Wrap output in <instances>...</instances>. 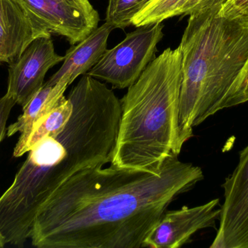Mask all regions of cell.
Masks as SVG:
<instances>
[{"mask_svg": "<svg viewBox=\"0 0 248 248\" xmlns=\"http://www.w3.org/2000/svg\"><path fill=\"white\" fill-rule=\"evenodd\" d=\"M182 82L180 48L156 57L121 100L122 115L111 165L158 173L166 159L179 155Z\"/></svg>", "mask_w": 248, "mask_h": 248, "instance_id": "obj_2", "label": "cell"}, {"mask_svg": "<svg viewBox=\"0 0 248 248\" xmlns=\"http://www.w3.org/2000/svg\"><path fill=\"white\" fill-rule=\"evenodd\" d=\"M219 15L227 18L248 21V0H227Z\"/></svg>", "mask_w": 248, "mask_h": 248, "instance_id": "obj_17", "label": "cell"}, {"mask_svg": "<svg viewBox=\"0 0 248 248\" xmlns=\"http://www.w3.org/2000/svg\"><path fill=\"white\" fill-rule=\"evenodd\" d=\"M63 59L64 56L55 52L51 36L36 38L17 59L9 64L5 96L25 107L45 84L48 71Z\"/></svg>", "mask_w": 248, "mask_h": 248, "instance_id": "obj_8", "label": "cell"}, {"mask_svg": "<svg viewBox=\"0 0 248 248\" xmlns=\"http://www.w3.org/2000/svg\"><path fill=\"white\" fill-rule=\"evenodd\" d=\"M43 36L51 35L32 21L17 0H0V64L13 62Z\"/></svg>", "mask_w": 248, "mask_h": 248, "instance_id": "obj_10", "label": "cell"}, {"mask_svg": "<svg viewBox=\"0 0 248 248\" xmlns=\"http://www.w3.org/2000/svg\"><path fill=\"white\" fill-rule=\"evenodd\" d=\"M179 155L158 173L111 165L88 167L58 187L38 211L32 245L39 248H141L168 207L203 179Z\"/></svg>", "mask_w": 248, "mask_h": 248, "instance_id": "obj_1", "label": "cell"}, {"mask_svg": "<svg viewBox=\"0 0 248 248\" xmlns=\"http://www.w3.org/2000/svg\"><path fill=\"white\" fill-rule=\"evenodd\" d=\"M186 0H150L131 20L135 27L160 23L179 16Z\"/></svg>", "mask_w": 248, "mask_h": 248, "instance_id": "obj_14", "label": "cell"}, {"mask_svg": "<svg viewBox=\"0 0 248 248\" xmlns=\"http://www.w3.org/2000/svg\"><path fill=\"white\" fill-rule=\"evenodd\" d=\"M219 199L204 205L165 212L143 248H179L190 241L194 234L203 229L214 227L221 209L217 208Z\"/></svg>", "mask_w": 248, "mask_h": 248, "instance_id": "obj_9", "label": "cell"}, {"mask_svg": "<svg viewBox=\"0 0 248 248\" xmlns=\"http://www.w3.org/2000/svg\"><path fill=\"white\" fill-rule=\"evenodd\" d=\"M227 1V0H186L181 8L179 16H190L201 10L221 7Z\"/></svg>", "mask_w": 248, "mask_h": 248, "instance_id": "obj_18", "label": "cell"}, {"mask_svg": "<svg viewBox=\"0 0 248 248\" xmlns=\"http://www.w3.org/2000/svg\"><path fill=\"white\" fill-rule=\"evenodd\" d=\"M69 86L66 80H60L54 86L44 84L42 88L31 99L25 107L23 113L14 123L7 129V136L11 137L20 132L18 141L16 147H18L24 142L35 122L44 115L58 106L65 98L64 93Z\"/></svg>", "mask_w": 248, "mask_h": 248, "instance_id": "obj_12", "label": "cell"}, {"mask_svg": "<svg viewBox=\"0 0 248 248\" xmlns=\"http://www.w3.org/2000/svg\"><path fill=\"white\" fill-rule=\"evenodd\" d=\"M32 21L47 34L74 45L98 27L100 16L89 0H17Z\"/></svg>", "mask_w": 248, "mask_h": 248, "instance_id": "obj_6", "label": "cell"}, {"mask_svg": "<svg viewBox=\"0 0 248 248\" xmlns=\"http://www.w3.org/2000/svg\"><path fill=\"white\" fill-rule=\"evenodd\" d=\"M248 101V61L241 74L220 103L218 111Z\"/></svg>", "mask_w": 248, "mask_h": 248, "instance_id": "obj_16", "label": "cell"}, {"mask_svg": "<svg viewBox=\"0 0 248 248\" xmlns=\"http://www.w3.org/2000/svg\"><path fill=\"white\" fill-rule=\"evenodd\" d=\"M221 7L190 15L179 47L182 57L180 139L218 107L248 61V21L220 16Z\"/></svg>", "mask_w": 248, "mask_h": 248, "instance_id": "obj_3", "label": "cell"}, {"mask_svg": "<svg viewBox=\"0 0 248 248\" xmlns=\"http://www.w3.org/2000/svg\"><path fill=\"white\" fill-rule=\"evenodd\" d=\"M90 165L88 144L72 127L36 143L0 197V231L7 244L23 247L31 237L41 206L64 182Z\"/></svg>", "mask_w": 248, "mask_h": 248, "instance_id": "obj_4", "label": "cell"}, {"mask_svg": "<svg viewBox=\"0 0 248 248\" xmlns=\"http://www.w3.org/2000/svg\"><path fill=\"white\" fill-rule=\"evenodd\" d=\"M6 244H7V241H6L5 237L0 231V248H4Z\"/></svg>", "mask_w": 248, "mask_h": 248, "instance_id": "obj_20", "label": "cell"}, {"mask_svg": "<svg viewBox=\"0 0 248 248\" xmlns=\"http://www.w3.org/2000/svg\"><path fill=\"white\" fill-rule=\"evenodd\" d=\"M114 29L106 22L85 39L72 45L65 53L61 68L45 84L54 86L64 79L71 85L78 77L87 74L106 52L109 36Z\"/></svg>", "mask_w": 248, "mask_h": 248, "instance_id": "obj_11", "label": "cell"}, {"mask_svg": "<svg viewBox=\"0 0 248 248\" xmlns=\"http://www.w3.org/2000/svg\"><path fill=\"white\" fill-rule=\"evenodd\" d=\"M72 113V102L65 97L58 106L35 122L24 142L20 147H15L13 156L22 157L43 138L58 135L65 128Z\"/></svg>", "mask_w": 248, "mask_h": 248, "instance_id": "obj_13", "label": "cell"}, {"mask_svg": "<svg viewBox=\"0 0 248 248\" xmlns=\"http://www.w3.org/2000/svg\"><path fill=\"white\" fill-rule=\"evenodd\" d=\"M150 0H108L106 22L115 29H124L131 26L134 16L140 13Z\"/></svg>", "mask_w": 248, "mask_h": 248, "instance_id": "obj_15", "label": "cell"}, {"mask_svg": "<svg viewBox=\"0 0 248 248\" xmlns=\"http://www.w3.org/2000/svg\"><path fill=\"white\" fill-rule=\"evenodd\" d=\"M163 28L161 23L137 27L114 48L106 50L87 74L116 88H128L156 58Z\"/></svg>", "mask_w": 248, "mask_h": 248, "instance_id": "obj_5", "label": "cell"}, {"mask_svg": "<svg viewBox=\"0 0 248 248\" xmlns=\"http://www.w3.org/2000/svg\"><path fill=\"white\" fill-rule=\"evenodd\" d=\"M16 102L4 95L0 99V144L7 135V122Z\"/></svg>", "mask_w": 248, "mask_h": 248, "instance_id": "obj_19", "label": "cell"}, {"mask_svg": "<svg viewBox=\"0 0 248 248\" xmlns=\"http://www.w3.org/2000/svg\"><path fill=\"white\" fill-rule=\"evenodd\" d=\"M224 202L211 248H248V145L232 174L223 183Z\"/></svg>", "mask_w": 248, "mask_h": 248, "instance_id": "obj_7", "label": "cell"}]
</instances>
